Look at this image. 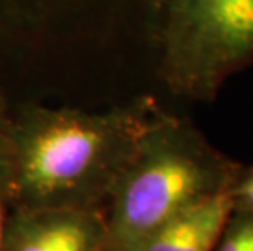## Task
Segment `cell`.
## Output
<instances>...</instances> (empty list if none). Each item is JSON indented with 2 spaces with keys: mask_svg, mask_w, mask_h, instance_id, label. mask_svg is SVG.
<instances>
[{
  "mask_svg": "<svg viewBox=\"0 0 253 251\" xmlns=\"http://www.w3.org/2000/svg\"><path fill=\"white\" fill-rule=\"evenodd\" d=\"M253 59V0H171L165 77L176 92L208 97Z\"/></svg>",
  "mask_w": 253,
  "mask_h": 251,
  "instance_id": "obj_3",
  "label": "cell"
},
{
  "mask_svg": "<svg viewBox=\"0 0 253 251\" xmlns=\"http://www.w3.org/2000/svg\"><path fill=\"white\" fill-rule=\"evenodd\" d=\"M214 251H253V211L230 215Z\"/></svg>",
  "mask_w": 253,
  "mask_h": 251,
  "instance_id": "obj_6",
  "label": "cell"
},
{
  "mask_svg": "<svg viewBox=\"0 0 253 251\" xmlns=\"http://www.w3.org/2000/svg\"><path fill=\"white\" fill-rule=\"evenodd\" d=\"M230 167L201 136L160 114L108 197V248L121 251L190 206L230 189Z\"/></svg>",
  "mask_w": 253,
  "mask_h": 251,
  "instance_id": "obj_2",
  "label": "cell"
},
{
  "mask_svg": "<svg viewBox=\"0 0 253 251\" xmlns=\"http://www.w3.org/2000/svg\"><path fill=\"white\" fill-rule=\"evenodd\" d=\"M159 116L145 103L105 111L30 106L10 116L2 184L8 202L95 209Z\"/></svg>",
  "mask_w": 253,
  "mask_h": 251,
  "instance_id": "obj_1",
  "label": "cell"
},
{
  "mask_svg": "<svg viewBox=\"0 0 253 251\" xmlns=\"http://www.w3.org/2000/svg\"><path fill=\"white\" fill-rule=\"evenodd\" d=\"M106 251H110V250H108V248H106Z\"/></svg>",
  "mask_w": 253,
  "mask_h": 251,
  "instance_id": "obj_10",
  "label": "cell"
},
{
  "mask_svg": "<svg viewBox=\"0 0 253 251\" xmlns=\"http://www.w3.org/2000/svg\"><path fill=\"white\" fill-rule=\"evenodd\" d=\"M8 114L5 113V106L0 101V188L3 184L5 173V143H7V127H8Z\"/></svg>",
  "mask_w": 253,
  "mask_h": 251,
  "instance_id": "obj_8",
  "label": "cell"
},
{
  "mask_svg": "<svg viewBox=\"0 0 253 251\" xmlns=\"http://www.w3.org/2000/svg\"><path fill=\"white\" fill-rule=\"evenodd\" d=\"M62 0H0V18L18 20H40L52 12L56 3Z\"/></svg>",
  "mask_w": 253,
  "mask_h": 251,
  "instance_id": "obj_7",
  "label": "cell"
},
{
  "mask_svg": "<svg viewBox=\"0 0 253 251\" xmlns=\"http://www.w3.org/2000/svg\"><path fill=\"white\" fill-rule=\"evenodd\" d=\"M7 196H5L3 188H0V251L5 250V235H7V225H8V217H7Z\"/></svg>",
  "mask_w": 253,
  "mask_h": 251,
  "instance_id": "obj_9",
  "label": "cell"
},
{
  "mask_svg": "<svg viewBox=\"0 0 253 251\" xmlns=\"http://www.w3.org/2000/svg\"><path fill=\"white\" fill-rule=\"evenodd\" d=\"M235 207L232 188L220 191L176 214L121 251H214Z\"/></svg>",
  "mask_w": 253,
  "mask_h": 251,
  "instance_id": "obj_5",
  "label": "cell"
},
{
  "mask_svg": "<svg viewBox=\"0 0 253 251\" xmlns=\"http://www.w3.org/2000/svg\"><path fill=\"white\" fill-rule=\"evenodd\" d=\"M106 222L88 207L17 209L3 251H106Z\"/></svg>",
  "mask_w": 253,
  "mask_h": 251,
  "instance_id": "obj_4",
  "label": "cell"
}]
</instances>
